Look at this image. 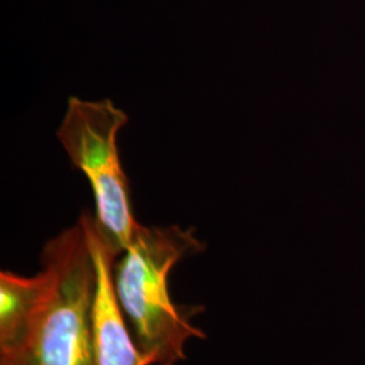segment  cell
Returning a JSON list of instances; mask_svg holds the SVG:
<instances>
[{"label":"cell","mask_w":365,"mask_h":365,"mask_svg":"<svg viewBox=\"0 0 365 365\" xmlns=\"http://www.w3.org/2000/svg\"><path fill=\"white\" fill-rule=\"evenodd\" d=\"M205 249L195 230L179 225L140 223L129 248L113 265L120 310L146 365H176L185 359V344L205 339L191 319L202 307L176 304L170 291L175 265Z\"/></svg>","instance_id":"cell-1"},{"label":"cell","mask_w":365,"mask_h":365,"mask_svg":"<svg viewBox=\"0 0 365 365\" xmlns=\"http://www.w3.org/2000/svg\"><path fill=\"white\" fill-rule=\"evenodd\" d=\"M51 288L22 356L11 365H95L93 303L96 291L95 218L51 238L41 252Z\"/></svg>","instance_id":"cell-2"},{"label":"cell","mask_w":365,"mask_h":365,"mask_svg":"<svg viewBox=\"0 0 365 365\" xmlns=\"http://www.w3.org/2000/svg\"><path fill=\"white\" fill-rule=\"evenodd\" d=\"M126 123L128 114L110 99L71 96L57 130L69 161L91 185L98 233L117 257L129 248L140 226L118 149V134Z\"/></svg>","instance_id":"cell-3"},{"label":"cell","mask_w":365,"mask_h":365,"mask_svg":"<svg viewBox=\"0 0 365 365\" xmlns=\"http://www.w3.org/2000/svg\"><path fill=\"white\" fill-rule=\"evenodd\" d=\"M96 291L93 303L95 365H146L118 302L113 265L117 260L103 242L95 225Z\"/></svg>","instance_id":"cell-4"},{"label":"cell","mask_w":365,"mask_h":365,"mask_svg":"<svg viewBox=\"0 0 365 365\" xmlns=\"http://www.w3.org/2000/svg\"><path fill=\"white\" fill-rule=\"evenodd\" d=\"M51 288L49 272L34 276L0 272V365H11L31 339Z\"/></svg>","instance_id":"cell-5"}]
</instances>
